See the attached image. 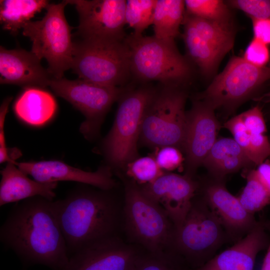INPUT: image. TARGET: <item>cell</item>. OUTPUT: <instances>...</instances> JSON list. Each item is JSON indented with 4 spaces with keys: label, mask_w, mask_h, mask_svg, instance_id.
Listing matches in <instances>:
<instances>
[{
    "label": "cell",
    "mask_w": 270,
    "mask_h": 270,
    "mask_svg": "<svg viewBox=\"0 0 270 270\" xmlns=\"http://www.w3.org/2000/svg\"><path fill=\"white\" fill-rule=\"evenodd\" d=\"M54 202L36 196L17 205L1 228L0 238L28 261L64 270L70 256Z\"/></svg>",
    "instance_id": "6da1fadb"
},
{
    "label": "cell",
    "mask_w": 270,
    "mask_h": 270,
    "mask_svg": "<svg viewBox=\"0 0 270 270\" xmlns=\"http://www.w3.org/2000/svg\"><path fill=\"white\" fill-rule=\"evenodd\" d=\"M110 190L78 188L54 206L69 256L100 240L116 236L123 218Z\"/></svg>",
    "instance_id": "7a4b0ae2"
},
{
    "label": "cell",
    "mask_w": 270,
    "mask_h": 270,
    "mask_svg": "<svg viewBox=\"0 0 270 270\" xmlns=\"http://www.w3.org/2000/svg\"><path fill=\"white\" fill-rule=\"evenodd\" d=\"M126 41L130 49V74L136 80L183 86L192 78L193 65L180 52L174 40L132 34Z\"/></svg>",
    "instance_id": "3957f363"
},
{
    "label": "cell",
    "mask_w": 270,
    "mask_h": 270,
    "mask_svg": "<svg viewBox=\"0 0 270 270\" xmlns=\"http://www.w3.org/2000/svg\"><path fill=\"white\" fill-rule=\"evenodd\" d=\"M228 238L220 220L203 197L195 196L184 222L175 230L171 252L195 269L216 256Z\"/></svg>",
    "instance_id": "277c9868"
},
{
    "label": "cell",
    "mask_w": 270,
    "mask_h": 270,
    "mask_svg": "<svg viewBox=\"0 0 270 270\" xmlns=\"http://www.w3.org/2000/svg\"><path fill=\"white\" fill-rule=\"evenodd\" d=\"M124 196L122 219L131 240L150 254L171 252L176 229L165 211L134 182Z\"/></svg>",
    "instance_id": "5b68a950"
},
{
    "label": "cell",
    "mask_w": 270,
    "mask_h": 270,
    "mask_svg": "<svg viewBox=\"0 0 270 270\" xmlns=\"http://www.w3.org/2000/svg\"><path fill=\"white\" fill-rule=\"evenodd\" d=\"M187 96L183 86L162 84L155 90L142 126L140 139L143 144L156 148L172 146L182 149Z\"/></svg>",
    "instance_id": "8992f818"
},
{
    "label": "cell",
    "mask_w": 270,
    "mask_h": 270,
    "mask_svg": "<svg viewBox=\"0 0 270 270\" xmlns=\"http://www.w3.org/2000/svg\"><path fill=\"white\" fill-rule=\"evenodd\" d=\"M68 4V0L49 4L42 20L30 21L22 28L23 35L32 42L31 52L40 60H46L48 70L55 78H62L73 61L74 45L64 13Z\"/></svg>",
    "instance_id": "52a82bcc"
},
{
    "label": "cell",
    "mask_w": 270,
    "mask_h": 270,
    "mask_svg": "<svg viewBox=\"0 0 270 270\" xmlns=\"http://www.w3.org/2000/svg\"><path fill=\"white\" fill-rule=\"evenodd\" d=\"M74 45L71 68L78 78L118 87L130 75V49L126 38L82 39Z\"/></svg>",
    "instance_id": "ba28073f"
},
{
    "label": "cell",
    "mask_w": 270,
    "mask_h": 270,
    "mask_svg": "<svg viewBox=\"0 0 270 270\" xmlns=\"http://www.w3.org/2000/svg\"><path fill=\"white\" fill-rule=\"evenodd\" d=\"M155 90L143 86L122 92L113 126L103 142L104 154L112 165L126 166L137 158L144 115Z\"/></svg>",
    "instance_id": "9c48e42d"
},
{
    "label": "cell",
    "mask_w": 270,
    "mask_h": 270,
    "mask_svg": "<svg viewBox=\"0 0 270 270\" xmlns=\"http://www.w3.org/2000/svg\"><path fill=\"white\" fill-rule=\"evenodd\" d=\"M270 80V66L260 68L242 57H232L207 88L196 95L214 110L234 112Z\"/></svg>",
    "instance_id": "30bf717a"
},
{
    "label": "cell",
    "mask_w": 270,
    "mask_h": 270,
    "mask_svg": "<svg viewBox=\"0 0 270 270\" xmlns=\"http://www.w3.org/2000/svg\"><path fill=\"white\" fill-rule=\"evenodd\" d=\"M182 24L186 58L204 76H212L234 45V22L210 21L186 13Z\"/></svg>",
    "instance_id": "8fae6325"
},
{
    "label": "cell",
    "mask_w": 270,
    "mask_h": 270,
    "mask_svg": "<svg viewBox=\"0 0 270 270\" xmlns=\"http://www.w3.org/2000/svg\"><path fill=\"white\" fill-rule=\"evenodd\" d=\"M48 86L58 96L80 110L86 118L80 131L86 138L98 132L102 120L112 104L121 96L118 87L92 83L82 79L52 78Z\"/></svg>",
    "instance_id": "7c38bea8"
},
{
    "label": "cell",
    "mask_w": 270,
    "mask_h": 270,
    "mask_svg": "<svg viewBox=\"0 0 270 270\" xmlns=\"http://www.w3.org/2000/svg\"><path fill=\"white\" fill-rule=\"evenodd\" d=\"M79 16L77 34L82 39L123 40L126 35L125 0H68Z\"/></svg>",
    "instance_id": "4fadbf2b"
},
{
    "label": "cell",
    "mask_w": 270,
    "mask_h": 270,
    "mask_svg": "<svg viewBox=\"0 0 270 270\" xmlns=\"http://www.w3.org/2000/svg\"><path fill=\"white\" fill-rule=\"evenodd\" d=\"M144 254L116 236L73 254L64 270H134Z\"/></svg>",
    "instance_id": "5bb4252c"
},
{
    "label": "cell",
    "mask_w": 270,
    "mask_h": 270,
    "mask_svg": "<svg viewBox=\"0 0 270 270\" xmlns=\"http://www.w3.org/2000/svg\"><path fill=\"white\" fill-rule=\"evenodd\" d=\"M214 110L195 99L186 112V124L182 146L186 154V173L194 177L216 140L219 122Z\"/></svg>",
    "instance_id": "9a60e30c"
},
{
    "label": "cell",
    "mask_w": 270,
    "mask_h": 270,
    "mask_svg": "<svg viewBox=\"0 0 270 270\" xmlns=\"http://www.w3.org/2000/svg\"><path fill=\"white\" fill-rule=\"evenodd\" d=\"M139 187L162 208L176 230L184 222L200 184L186 174L164 172L152 182Z\"/></svg>",
    "instance_id": "2e32d148"
},
{
    "label": "cell",
    "mask_w": 270,
    "mask_h": 270,
    "mask_svg": "<svg viewBox=\"0 0 270 270\" xmlns=\"http://www.w3.org/2000/svg\"><path fill=\"white\" fill-rule=\"evenodd\" d=\"M203 198L222 222L228 237L236 241L248 233L258 222L238 197L226 189L224 180L212 178L203 190Z\"/></svg>",
    "instance_id": "e0dca14e"
},
{
    "label": "cell",
    "mask_w": 270,
    "mask_h": 270,
    "mask_svg": "<svg viewBox=\"0 0 270 270\" xmlns=\"http://www.w3.org/2000/svg\"><path fill=\"white\" fill-rule=\"evenodd\" d=\"M27 175L41 182L73 181L98 188L110 190L116 186L110 167L102 166L95 172H87L56 160L15 162Z\"/></svg>",
    "instance_id": "ac0fdd59"
},
{
    "label": "cell",
    "mask_w": 270,
    "mask_h": 270,
    "mask_svg": "<svg viewBox=\"0 0 270 270\" xmlns=\"http://www.w3.org/2000/svg\"><path fill=\"white\" fill-rule=\"evenodd\" d=\"M270 240L264 220H259L233 246L216 254L202 266L191 270H254L257 255L267 248Z\"/></svg>",
    "instance_id": "d6986e66"
},
{
    "label": "cell",
    "mask_w": 270,
    "mask_h": 270,
    "mask_svg": "<svg viewBox=\"0 0 270 270\" xmlns=\"http://www.w3.org/2000/svg\"><path fill=\"white\" fill-rule=\"evenodd\" d=\"M31 51L0 47V83L44 88L54 78Z\"/></svg>",
    "instance_id": "ffe728a7"
},
{
    "label": "cell",
    "mask_w": 270,
    "mask_h": 270,
    "mask_svg": "<svg viewBox=\"0 0 270 270\" xmlns=\"http://www.w3.org/2000/svg\"><path fill=\"white\" fill-rule=\"evenodd\" d=\"M15 162H8L0 170V206L36 196L53 200L58 182H41L31 180L16 166Z\"/></svg>",
    "instance_id": "44dd1931"
},
{
    "label": "cell",
    "mask_w": 270,
    "mask_h": 270,
    "mask_svg": "<svg viewBox=\"0 0 270 270\" xmlns=\"http://www.w3.org/2000/svg\"><path fill=\"white\" fill-rule=\"evenodd\" d=\"M57 110L56 102L48 92L40 87H28L15 101L16 116L32 126H41L49 122Z\"/></svg>",
    "instance_id": "7402d4cb"
},
{
    "label": "cell",
    "mask_w": 270,
    "mask_h": 270,
    "mask_svg": "<svg viewBox=\"0 0 270 270\" xmlns=\"http://www.w3.org/2000/svg\"><path fill=\"white\" fill-rule=\"evenodd\" d=\"M254 164L242 148L230 138L217 139L204 166L212 178L224 180L230 174Z\"/></svg>",
    "instance_id": "603a6c76"
},
{
    "label": "cell",
    "mask_w": 270,
    "mask_h": 270,
    "mask_svg": "<svg viewBox=\"0 0 270 270\" xmlns=\"http://www.w3.org/2000/svg\"><path fill=\"white\" fill-rule=\"evenodd\" d=\"M186 14L184 0H156L152 25L154 36L174 40L180 34Z\"/></svg>",
    "instance_id": "cb8c5ba5"
},
{
    "label": "cell",
    "mask_w": 270,
    "mask_h": 270,
    "mask_svg": "<svg viewBox=\"0 0 270 270\" xmlns=\"http://www.w3.org/2000/svg\"><path fill=\"white\" fill-rule=\"evenodd\" d=\"M46 0H2L0 1V20L2 28L16 35L20 28L42 10Z\"/></svg>",
    "instance_id": "d4e9b609"
},
{
    "label": "cell",
    "mask_w": 270,
    "mask_h": 270,
    "mask_svg": "<svg viewBox=\"0 0 270 270\" xmlns=\"http://www.w3.org/2000/svg\"><path fill=\"white\" fill-rule=\"evenodd\" d=\"M186 13L200 18L224 23L233 22L231 8L221 0H186Z\"/></svg>",
    "instance_id": "484cf974"
},
{
    "label": "cell",
    "mask_w": 270,
    "mask_h": 270,
    "mask_svg": "<svg viewBox=\"0 0 270 270\" xmlns=\"http://www.w3.org/2000/svg\"><path fill=\"white\" fill-rule=\"evenodd\" d=\"M245 186L238 196L244 208L254 214L270 203V192L256 177L254 170L246 175Z\"/></svg>",
    "instance_id": "4316f807"
},
{
    "label": "cell",
    "mask_w": 270,
    "mask_h": 270,
    "mask_svg": "<svg viewBox=\"0 0 270 270\" xmlns=\"http://www.w3.org/2000/svg\"><path fill=\"white\" fill-rule=\"evenodd\" d=\"M156 0H127L125 9V22L133 28L132 33L141 36L152 24Z\"/></svg>",
    "instance_id": "83f0119b"
},
{
    "label": "cell",
    "mask_w": 270,
    "mask_h": 270,
    "mask_svg": "<svg viewBox=\"0 0 270 270\" xmlns=\"http://www.w3.org/2000/svg\"><path fill=\"white\" fill-rule=\"evenodd\" d=\"M126 166L127 175L140 186L152 182L164 172L150 156L137 158Z\"/></svg>",
    "instance_id": "f1b7e54d"
},
{
    "label": "cell",
    "mask_w": 270,
    "mask_h": 270,
    "mask_svg": "<svg viewBox=\"0 0 270 270\" xmlns=\"http://www.w3.org/2000/svg\"><path fill=\"white\" fill-rule=\"evenodd\" d=\"M187 266L172 253L155 254L145 253L134 270H188Z\"/></svg>",
    "instance_id": "f546056e"
},
{
    "label": "cell",
    "mask_w": 270,
    "mask_h": 270,
    "mask_svg": "<svg viewBox=\"0 0 270 270\" xmlns=\"http://www.w3.org/2000/svg\"><path fill=\"white\" fill-rule=\"evenodd\" d=\"M226 2L231 8L242 11L250 19L270 18V0H230Z\"/></svg>",
    "instance_id": "4dcf8cb0"
},
{
    "label": "cell",
    "mask_w": 270,
    "mask_h": 270,
    "mask_svg": "<svg viewBox=\"0 0 270 270\" xmlns=\"http://www.w3.org/2000/svg\"><path fill=\"white\" fill-rule=\"evenodd\" d=\"M242 57L246 62L256 66H267L270 60V46L253 38L248 44Z\"/></svg>",
    "instance_id": "1f68e13d"
},
{
    "label": "cell",
    "mask_w": 270,
    "mask_h": 270,
    "mask_svg": "<svg viewBox=\"0 0 270 270\" xmlns=\"http://www.w3.org/2000/svg\"><path fill=\"white\" fill-rule=\"evenodd\" d=\"M157 148L154 158L164 172H171L182 166L184 158L178 148L166 146Z\"/></svg>",
    "instance_id": "d6a6232c"
},
{
    "label": "cell",
    "mask_w": 270,
    "mask_h": 270,
    "mask_svg": "<svg viewBox=\"0 0 270 270\" xmlns=\"http://www.w3.org/2000/svg\"><path fill=\"white\" fill-rule=\"evenodd\" d=\"M248 156L258 166L270 156V142L264 134H250Z\"/></svg>",
    "instance_id": "836d02e7"
},
{
    "label": "cell",
    "mask_w": 270,
    "mask_h": 270,
    "mask_svg": "<svg viewBox=\"0 0 270 270\" xmlns=\"http://www.w3.org/2000/svg\"><path fill=\"white\" fill-rule=\"evenodd\" d=\"M224 127L230 132L233 136V139L248 156L250 134L243 122L240 114L234 116L228 120L224 123Z\"/></svg>",
    "instance_id": "e575fe53"
},
{
    "label": "cell",
    "mask_w": 270,
    "mask_h": 270,
    "mask_svg": "<svg viewBox=\"0 0 270 270\" xmlns=\"http://www.w3.org/2000/svg\"><path fill=\"white\" fill-rule=\"evenodd\" d=\"M240 114L250 134H264L267 132L263 113L260 106H256Z\"/></svg>",
    "instance_id": "d590c367"
},
{
    "label": "cell",
    "mask_w": 270,
    "mask_h": 270,
    "mask_svg": "<svg viewBox=\"0 0 270 270\" xmlns=\"http://www.w3.org/2000/svg\"><path fill=\"white\" fill-rule=\"evenodd\" d=\"M12 99V97L6 98L0 108V163L14 162L11 157L14 148H8L6 143L4 126L9 104Z\"/></svg>",
    "instance_id": "8d00e7d4"
},
{
    "label": "cell",
    "mask_w": 270,
    "mask_h": 270,
    "mask_svg": "<svg viewBox=\"0 0 270 270\" xmlns=\"http://www.w3.org/2000/svg\"><path fill=\"white\" fill-rule=\"evenodd\" d=\"M251 20L253 38L270 47V18L251 19Z\"/></svg>",
    "instance_id": "74e56055"
},
{
    "label": "cell",
    "mask_w": 270,
    "mask_h": 270,
    "mask_svg": "<svg viewBox=\"0 0 270 270\" xmlns=\"http://www.w3.org/2000/svg\"><path fill=\"white\" fill-rule=\"evenodd\" d=\"M254 170L258 178L270 192V162L264 161Z\"/></svg>",
    "instance_id": "f35d334b"
},
{
    "label": "cell",
    "mask_w": 270,
    "mask_h": 270,
    "mask_svg": "<svg viewBox=\"0 0 270 270\" xmlns=\"http://www.w3.org/2000/svg\"><path fill=\"white\" fill-rule=\"evenodd\" d=\"M264 224L270 236V220L264 221ZM260 270H270V240Z\"/></svg>",
    "instance_id": "ab89813d"
},
{
    "label": "cell",
    "mask_w": 270,
    "mask_h": 270,
    "mask_svg": "<svg viewBox=\"0 0 270 270\" xmlns=\"http://www.w3.org/2000/svg\"><path fill=\"white\" fill-rule=\"evenodd\" d=\"M254 100L256 101L266 103L270 102V91L258 96Z\"/></svg>",
    "instance_id": "60d3db41"
},
{
    "label": "cell",
    "mask_w": 270,
    "mask_h": 270,
    "mask_svg": "<svg viewBox=\"0 0 270 270\" xmlns=\"http://www.w3.org/2000/svg\"><path fill=\"white\" fill-rule=\"evenodd\" d=\"M268 115H269V117H270V110H269Z\"/></svg>",
    "instance_id": "b9f144b4"
}]
</instances>
